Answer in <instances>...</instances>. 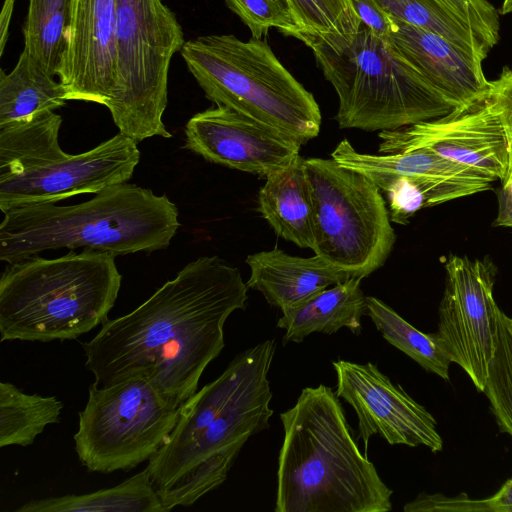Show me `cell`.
Here are the masks:
<instances>
[{
  "label": "cell",
  "instance_id": "29",
  "mask_svg": "<svg viewBox=\"0 0 512 512\" xmlns=\"http://www.w3.org/2000/svg\"><path fill=\"white\" fill-rule=\"evenodd\" d=\"M302 32L319 35H348L360 29L361 22L353 0H285ZM287 34V33H286Z\"/></svg>",
  "mask_w": 512,
  "mask_h": 512
},
{
  "label": "cell",
  "instance_id": "9",
  "mask_svg": "<svg viewBox=\"0 0 512 512\" xmlns=\"http://www.w3.org/2000/svg\"><path fill=\"white\" fill-rule=\"evenodd\" d=\"M115 82L107 108L119 131L136 142L170 138L162 117L168 72L184 34L163 0H116Z\"/></svg>",
  "mask_w": 512,
  "mask_h": 512
},
{
  "label": "cell",
  "instance_id": "32",
  "mask_svg": "<svg viewBox=\"0 0 512 512\" xmlns=\"http://www.w3.org/2000/svg\"><path fill=\"white\" fill-rule=\"evenodd\" d=\"M469 23L492 49L500 37V19L489 0H439Z\"/></svg>",
  "mask_w": 512,
  "mask_h": 512
},
{
  "label": "cell",
  "instance_id": "18",
  "mask_svg": "<svg viewBox=\"0 0 512 512\" xmlns=\"http://www.w3.org/2000/svg\"><path fill=\"white\" fill-rule=\"evenodd\" d=\"M388 39L396 51L455 108L487 98L490 81L484 75L483 62L442 36L392 17Z\"/></svg>",
  "mask_w": 512,
  "mask_h": 512
},
{
  "label": "cell",
  "instance_id": "19",
  "mask_svg": "<svg viewBox=\"0 0 512 512\" xmlns=\"http://www.w3.org/2000/svg\"><path fill=\"white\" fill-rule=\"evenodd\" d=\"M245 261L250 269L248 289L259 291L270 305L280 310L351 278L318 255L293 256L277 247L248 255Z\"/></svg>",
  "mask_w": 512,
  "mask_h": 512
},
{
  "label": "cell",
  "instance_id": "4",
  "mask_svg": "<svg viewBox=\"0 0 512 512\" xmlns=\"http://www.w3.org/2000/svg\"><path fill=\"white\" fill-rule=\"evenodd\" d=\"M2 213L0 260L8 264L61 248L115 257L151 253L166 249L180 226L178 208L166 195L129 183L76 205L25 204Z\"/></svg>",
  "mask_w": 512,
  "mask_h": 512
},
{
  "label": "cell",
  "instance_id": "24",
  "mask_svg": "<svg viewBox=\"0 0 512 512\" xmlns=\"http://www.w3.org/2000/svg\"><path fill=\"white\" fill-rule=\"evenodd\" d=\"M73 0H29L24 48L53 77L59 76L68 49Z\"/></svg>",
  "mask_w": 512,
  "mask_h": 512
},
{
  "label": "cell",
  "instance_id": "11",
  "mask_svg": "<svg viewBox=\"0 0 512 512\" xmlns=\"http://www.w3.org/2000/svg\"><path fill=\"white\" fill-rule=\"evenodd\" d=\"M180 409L142 378L104 387L92 383L73 437L80 463L105 474L134 469L164 445Z\"/></svg>",
  "mask_w": 512,
  "mask_h": 512
},
{
  "label": "cell",
  "instance_id": "21",
  "mask_svg": "<svg viewBox=\"0 0 512 512\" xmlns=\"http://www.w3.org/2000/svg\"><path fill=\"white\" fill-rule=\"evenodd\" d=\"M304 159L299 155L290 165L265 178L258 207L279 237L313 250V204Z\"/></svg>",
  "mask_w": 512,
  "mask_h": 512
},
{
  "label": "cell",
  "instance_id": "20",
  "mask_svg": "<svg viewBox=\"0 0 512 512\" xmlns=\"http://www.w3.org/2000/svg\"><path fill=\"white\" fill-rule=\"evenodd\" d=\"M361 280L351 277L298 305L282 309L277 327L285 331L283 345L301 343L314 332L331 335L347 328L359 334L361 318L366 314V296L360 287Z\"/></svg>",
  "mask_w": 512,
  "mask_h": 512
},
{
  "label": "cell",
  "instance_id": "31",
  "mask_svg": "<svg viewBox=\"0 0 512 512\" xmlns=\"http://www.w3.org/2000/svg\"><path fill=\"white\" fill-rule=\"evenodd\" d=\"M224 1L249 28L252 38L261 39L271 28L285 35L297 27L285 0Z\"/></svg>",
  "mask_w": 512,
  "mask_h": 512
},
{
  "label": "cell",
  "instance_id": "1",
  "mask_svg": "<svg viewBox=\"0 0 512 512\" xmlns=\"http://www.w3.org/2000/svg\"><path fill=\"white\" fill-rule=\"evenodd\" d=\"M247 291L238 268L218 256L188 263L144 303L107 320L83 343L93 383L104 387L142 378L180 408L224 348V324L245 309Z\"/></svg>",
  "mask_w": 512,
  "mask_h": 512
},
{
  "label": "cell",
  "instance_id": "14",
  "mask_svg": "<svg viewBox=\"0 0 512 512\" xmlns=\"http://www.w3.org/2000/svg\"><path fill=\"white\" fill-rule=\"evenodd\" d=\"M378 137L380 154L426 149L494 181L504 182L509 173L506 132L488 98L442 117L380 131Z\"/></svg>",
  "mask_w": 512,
  "mask_h": 512
},
{
  "label": "cell",
  "instance_id": "16",
  "mask_svg": "<svg viewBox=\"0 0 512 512\" xmlns=\"http://www.w3.org/2000/svg\"><path fill=\"white\" fill-rule=\"evenodd\" d=\"M185 148L205 160L267 178L290 165L302 144L279 130L225 106L193 115Z\"/></svg>",
  "mask_w": 512,
  "mask_h": 512
},
{
  "label": "cell",
  "instance_id": "27",
  "mask_svg": "<svg viewBox=\"0 0 512 512\" xmlns=\"http://www.w3.org/2000/svg\"><path fill=\"white\" fill-rule=\"evenodd\" d=\"M366 315L383 338L409 356L427 372L449 381L452 362L436 333L427 334L408 323L382 300L366 296Z\"/></svg>",
  "mask_w": 512,
  "mask_h": 512
},
{
  "label": "cell",
  "instance_id": "22",
  "mask_svg": "<svg viewBox=\"0 0 512 512\" xmlns=\"http://www.w3.org/2000/svg\"><path fill=\"white\" fill-rule=\"evenodd\" d=\"M66 91L23 49L13 70L0 73V128L31 120L65 106Z\"/></svg>",
  "mask_w": 512,
  "mask_h": 512
},
{
  "label": "cell",
  "instance_id": "3",
  "mask_svg": "<svg viewBox=\"0 0 512 512\" xmlns=\"http://www.w3.org/2000/svg\"><path fill=\"white\" fill-rule=\"evenodd\" d=\"M340 398L304 388L282 412L275 512H388L392 490L359 449Z\"/></svg>",
  "mask_w": 512,
  "mask_h": 512
},
{
  "label": "cell",
  "instance_id": "7",
  "mask_svg": "<svg viewBox=\"0 0 512 512\" xmlns=\"http://www.w3.org/2000/svg\"><path fill=\"white\" fill-rule=\"evenodd\" d=\"M181 56L207 99L269 125L300 144L317 137L318 103L262 39L231 34L186 41Z\"/></svg>",
  "mask_w": 512,
  "mask_h": 512
},
{
  "label": "cell",
  "instance_id": "13",
  "mask_svg": "<svg viewBox=\"0 0 512 512\" xmlns=\"http://www.w3.org/2000/svg\"><path fill=\"white\" fill-rule=\"evenodd\" d=\"M445 270L436 335L450 361L484 392L501 311L493 297L495 267L488 260L451 255Z\"/></svg>",
  "mask_w": 512,
  "mask_h": 512
},
{
  "label": "cell",
  "instance_id": "2",
  "mask_svg": "<svg viewBox=\"0 0 512 512\" xmlns=\"http://www.w3.org/2000/svg\"><path fill=\"white\" fill-rule=\"evenodd\" d=\"M275 350V340L267 339L240 352L181 406L174 429L146 467L167 511L192 506L217 489L246 441L269 428L268 372Z\"/></svg>",
  "mask_w": 512,
  "mask_h": 512
},
{
  "label": "cell",
  "instance_id": "5",
  "mask_svg": "<svg viewBox=\"0 0 512 512\" xmlns=\"http://www.w3.org/2000/svg\"><path fill=\"white\" fill-rule=\"evenodd\" d=\"M313 52L338 96L341 129L395 130L442 117L455 106L392 46L365 26L348 35L288 32Z\"/></svg>",
  "mask_w": 512,
  "mask_h": 512
},
{
  "label": "cell",
  "instance_id": "26",
  "mask_svg": "<svg viewBox=\"0 0 512 512\" xmlns=\"http://www.w3.org/2000/svg\"><path fill=\"white\" fill-rule=\"evenodd\" d=\"M392 17L442 36L484 61L491 50L473 27L439 0H375Z\"/></svg>",
  "mask_w": 512,
  "mask_h": 512
},
{
  "label": "cell",
  "instance_id": "8",
  "mask_svg": "<svg viewBox=\"0 0 512 512\" xmlns=\"http://www.w3.org/2000/svg\"><path fill=\"white\" fill-rule=\"evenodd\" d=\"M54 111L0 128V210L56 203L127 183L140 160L137 142L119 132L96 147L68 154L59 145Z\"/></svg>",
  "mask_w": 512,
  "mask_h": 512
},
{
  "label": "cell",
  "instance_id": "36",
  "mask_svg": "<svg viewBox=\"0 0 512 512\" xmlns=\"http://www.w3.org/2000/svg\"><path fill=\"white\" fill-rule=\"evenodd\" d=\"M15 5V0H5L0 15V52L3 54L5 44L8 38V29Z\"/></svg>",
  "mask_w": 512,
  "mask_h": 512
},
{
  "label": "cell",
  "instance_id": "12",
  "mask_svg": "<svg viewBox=\"0 0 512 512\" xmlns=\"http://www.w3.org/2000/svg\"><path fill=\"white\" fill-rule=\"evenodd\" d=\"M340 166L368 177L386 196L392 222L406 224L419 210L491 189L494 180L426 149L373 155L347 139L331 153Z\"/></svg>",
  "mask_w": 512,
  "mask_h": 512
},
{
  "label": "cell",
  "instance_id": "28",
  "mask_svg": "<svg viewBox=\"0 0 512 512\" xmlns=\"http://www.w3.org/2000/svg\"><path fill=\"white\" fill-rule=\"evenodd\" d=\"M500 311L496 347L488 366L484 392L497 424L512 438V341Z\"/></svg>",
  "mask_w": 512,
  "mask_h": 512
},
{
  "label": "cell",
  "instance_id": "30",
  "mask_svg": "<svg viewBox=\"0 0 512 512\" xmlns=\"http://www.w3.org/2000/svg\"><path fill=\"white\" fill-rule=\"evenodd\" d=\"M405 512H512V478L492 496L472 499L467 494H419L404 505Z\"/></svg>",
  "mask_w": 512,
  "mask_h": 512
},
{
  "label": "cell",
  "instance_id": "35",
  "mask_svg": "<svg viewBox=\"0 0 512 512\" xmlns=\"http://www.w3.org/2000/svg\"><path fill=\"white\" fill-rule=\"evenodd\" d=\"M498 214L496 226L512 228V172H510L498 193Z\"/></svg>",
  "mask_w": 512,
  "mask_h": 512
},
{
  "label": "cell",
  "instance_id": "17",
  "mask_svg": "<svg viewBox=\"0 0 512 512\" xmlns=\"http://www.w3.org/2000/svg\"><path fill=\"white\" fill-rule=\"evenodd\" d=\"M116 0H73L68 49L58 76L67 100L107 106L115 82Z\"/></svg>",
  "mask_w": 512,
  "mask_h": 512
},
{
  "label": "cell",
  "instance_id": "6",
  "mask_svg": "<svg viewBox=\"0 0 512 512\" xmlns=\"http://www.w3.org/2000/svg\"><path fill=\"white\" fill-rule=\"evenodd\" d=\"M121 281L115 256L91 249L8 264L0 278L1 341L78 338L108 320Z\"/></svg>",
  "mask_w": 512,
  "mask_h": 512
},
{
  "label": "cell",
  "instance_id": "23",
  "mask_svg": "<svg viewBox=\"0 0 512 512\" xmlns=\"http://www.w3.org/2000/svg\"><path fill=\"white\" fill-rule=\"evenodd\" d=\"M17 512H167L150 475L143 471L122 483L87 494L54 496L26 502Z\"/></svg>",
  "mask_w": 512,
  "mask_h": 512
},
{
  "label": "cell",
  "instance_id": "15",
  "mask_svg": "<svg viewBox=\"0 0 512 512\" xmlns=\"http://www.w3.org/2000/svg\"><path fill=\"white\" fill-rule=\"evenodd\" d=\"M332 365L337 378L335 393L356 412L358 438L364 442L366 455L374 435L390 445L424 446L434 453L442 451L443 440L432 414L375 364L339 359Z\"/></svg>",
  "mask_w": 512,
  "mask_h": 512
},
{
  "label": "cell",
  "instance_id": "38",
  "mask_svg": "<svg viewBox=\"0 0 512 512\" xmlns=\"http://www.w3.org/2000/svg\"><path fill=\"white\" fill-rule=\"evenodd\" d=\"M505 323H506V326H507V329L509 331V335H510V338H511V341H512V317H509L505 314Z\"/></svg>",
  "mask_w": 512,
  "mask_h": 512
},
{
  "label": "cell",
  "instance_id": "37",
  "mask_svg": "<svg viewBox=\"0 0 512 512\" xmlns=\"http://www.w3.org/2000/svg\"><path fill=\"white\" fill-rule=\"evenodd\" d=\"M500 13L503 15L512 14V0H503Z\"/></svg>",
  "mask_w": 512,
  "mask_h": 512
},
{
  "label": "cell",
  "instance_id": "33",
  "mask_svg": "<svg viewBox=\"0 0 512 512\" xmlns=\"http://www.w3.org/2000/svg\"><path fill=\"white\" fill-rule=\"evenodd\" d=\"M504 126L509 148V173L512 172V66L490 81L488 96ZM508 173V174H509Z\"/></svg>",
  "mask_w": 512,
  "mask_h": 512
},
{
  "label": "cell",
  "instance_id": "25",
  "mask_svg": "<svg viewBox=\"0 0 512 512\" xmlns=\"http://www.w3.org/2000/svg\"><path fill=\"white\" fill-rule=\"evenodd\" d=\"M62 409L54 396L27 394L0 382V447L31 445L46 426L60 422Z\"/></svg>",
  "mask_w": 512,
  "mask_h": 512
},
{
  "label": "cell",
  "instance_id": "34",
  "mask_svg": "<svg viewBox=\"0 0 512 512\" xmlns=\"http://www.w3.org/2000/svg\"><path fill=\"white\" fill-rule=\"evenodd\" d=\"M361 25L374 34L388 38L392 28V17L375 0H353Z\"/></svg>",
  "mask_w": 512,
  "mask_h": 512
},
{
  "label": "cell",
  "instance_id": "10",
  "mask_svg": "<svg viewBox=\"0 0 512 512\" xmlns=\"http://www.w3.org/2000/svg\"><path fill=\"white\" fill-rule=\"evenodd\" d=\"M313 204L315 255L350 277L381 268L396 241L388 206L365 175L333 159H304Z\"/></svg>",
  "mask_w": 512,
  "mask_h": 512
}]
</instances>
